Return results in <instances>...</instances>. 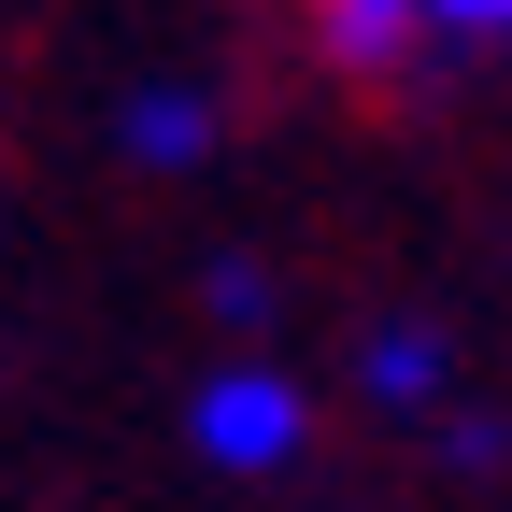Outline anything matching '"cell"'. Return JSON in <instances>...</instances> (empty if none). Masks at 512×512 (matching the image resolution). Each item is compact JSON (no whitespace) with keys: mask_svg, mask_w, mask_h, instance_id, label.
Returning <instances> with one entry per match:
<instances>
[{"mask_svg":"<svg viewBox=\"0 0 512 512\" xmlns=\"http://www.w3.org/2000/svg\"><path fill=\"white\" fill-rule=\"evenodd\" d=\"M114 143L143 157V171H185V157L214 143V100H200V86H143V100L114 114Z\"/></svg>","mask_w":512,"mask_h":512,"instance_id":"3","label":"cell"},{"mask_svg":"<svg viewBox=\"0 0 512 512\" xmlns=\"http://www.w3.org/2000/svg\"><path fill=\"white\" fill-rule=\"evenodd\" d=\"M299 427H313V413H299L285 370H228V384H200V456H214V470H285Z\"/></svg>","mask_w":512,"mask_h":512,"instance_id":"1","label":"cell"},{"mask_svg":"<svg viewBox=\"0 0 512 512\" xmlns=\"http://www.w3.org/2000/svg\"><path fill=\"white\" fill-rule=\"evenodd\" d=\"M356 384H370V399H441V328H370V356H356Z\"/></svg>","mask_w":512,"mask_h":512,"instance_id":"4","label":"cell"},{"mask_svg":"<svg viewBox=\"0 0 512 512\" xmlns=\"http://www.w3.org/2000/svg\"><path fill=\"white\" fill-rule=\"evenodd\" d=\"M313 57L328 72H356V86H399V72H427V0H328L313 15Z\"/></svg>","mask_w":512,"mask_h":512,"instance_id":"2","label":"cell"}]
</instances>
